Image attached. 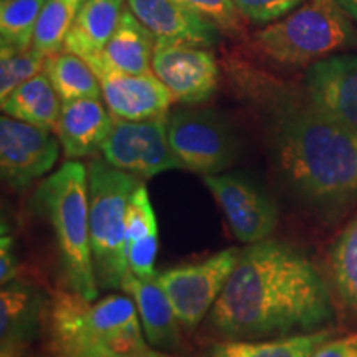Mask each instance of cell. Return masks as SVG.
I'll use <instances>...</instances> for the list:
<instances>
[{"label": "cell", "mask_w": 357, "mask_h": 357, "mask_svg": "<svg viewBox=\"0 0 357 357\" xmlns=\"http://www.w3.org/2000/svg\"><path fill=\"white\" fill-rule=\"evenodd\" d=\"M101 83L102 100L114 118L142 121V119L166 116L172 106V93L154 71L131 75L89 65Z\"/></svg>", "instance_id": "4fadbf2b"}, {"label": "cell", "mask_w": 357, "mask_h": 357, "mask_svg": "<svg viewBox=\"0 0 357 357\" xmlns=\"http://www.w3.org/2000/svg\"><path fill=\"white\" fill-rule=\"evenodd\" d=\"M86 0H47L35 29L32 47L45 56L63 50L68 30Z\"/></svg>", "instance_id": "4316f807"}, {"label": "cell", "mask_w": 357, "mask_h": 357, "mask_svg": "<svg viewBox=\"0 0 357 357\" xmlns=\"http://www.w3.org/2000/svg\"><path fill=\"white\" fill-rule=\"evenodd\" d=\"M126 0H86L68 30L63 50L86 58L98 55L121 19Z\"/></svg>", "instance_id": "44dd1931"}, {"label": "cell", "mask_w": 357, "mask_h": 357, "mask_svg": "<svg viewBox=\"0 0 357 357\" xmlns=\"http://www.w3.org/2000/svg\"><path fill=\"white\" fill-rule=\"evenodd\" d=\"M45 61L47 56L33 47L24 52L0 47V101L26 79L42 73Z\"/></svg>", "instance_id": "83f0119b"}, {"label": "cell", "mask_w": 357, "mask_h": 357, "mask_svg": "<svg viewBox=\"0 0 357 357\" xmlns=\"http://www.w3.org/2000/svg\"><path fill=\"white\" fill-rule=\"evenodd\" d=\"M95 98L65 101L56 124V137L66 159H82L101 149L114 116Z\"/></svg>", "instance_id": "ac0fdd59"}, {"label": "cell", "mask_w": 357, "mask_h": 357, "mask_svg": "<svg viewBox=\"0 0 357 357\" xmlns=\"http://www.w3.org/2000/svg\"><path fill=\"white\" fill-rule=\"evenodd\" d=\"M268 136L281 177L298 197L318 207L357 199V129L311 105L270 91Z\"/></svg>", "instance_id": "7a4b0ae2"}, {"label": "cell", "mask_w": 357, "mask_h": 357, "mask_svg": "<svg viewBox=\"0 0 357 357\" xmlns=\"http://www.w3.org/2000/svg\"><path fill=\"white\" fill-rule=\"evenodd\" d=\"M242 250L225 248L207 260L169 268L155 275L166 291L178 323L185 331H194L212 311Z\"/></svg>", "instance_id": "ba28073f"}, {"label": "cell", "mask_w": 357, "mask_h": 357, "mask_svg": "<svg viewBox=\"0 0 357 357\" xmlns=\"http://www.w3.org/2000/svg\"><path fill=\"white\" fill-rule=\"evenodd\" d=\"M47 0H2L0 2V47L24 52L32 48L35 29Z\"/></svg>", "instance_id": "484cf974"}, {"label": "cell", "mask_w": 357, "mask_h": 357, "mask_svg": "<svg viewBox=\"0 0 357 357\" xmlns=\"http://www.w3.org/2000/svg\"><path fill=\"white\" fill-rule=\"evenodd\" d=\"M352 17L336 0H306L252 35L257 50L281 65H312L357 45Z\"/></svg>", "instance_id": "5b68a950"}, {"label": "cell", "mask_w": 357, "mask_h": 357, "mask_svg": "<svg viewBox=\"0 0 357 357\" xmlns=\"http://www.w3.org/2000/svg\"><path fill=\"white\" fill-rule=\"evenodd\" d=\"M333 329L268 339H225L212 346L208 357H311L333 339Z\"/></svg>", "instance_id": "603a6c76"}, {"label": "cell", "mask_w": 357, "mask_h": 357, "mask_svg": "<svg viewBox=\"0 0 357 357\" xmlns=\"http://www.w3.org/2000/svg\"><path fill=\"white\" fill-rule=\"evenodd\" d=\"M339 7L346 10L357 22V0H336Z\"/></svg>", "instance_id": "836d02e7"}, {"label": "cell", "mask_w": 357, "mask_h": 357, "mask_svg": "<svg viewBox=\"0 0 357 357\" xmlns=\"http://www.w3.org/2000/svg\"><path fill=\"white\" fill-rule=\"evenodd\" d=\"M128 8L155 40L215 47L220 29L181 0H128Z\"/></svg>", "instance_id": "2e32d148"}, {"label": "cell", "mask_w": 357, "mask_h": 357, "mask_svg": "<svg viewBox=\"0 0 357 357\" xmlns=\"http://www.w3.org/2000/svg\"><path fill=\"white\" fill-rule=\"evenodd\" d=\"M35 124L3 114L0 118V171L13 189H25L48 174L60 155V141Z\"/></svg>", "instance_id": "8fae6325"}, {"label": "cell", "mask_w": 357, "mask_h": 357, "mask_svg": "<svg viewBox=\"0 0 357 357\" xmlns=\"http://www.w3.org/2000/svg\"><path fill=\"white\" fill-rule=\"evenodd\" d=\"M331 291L310 258L291 245L261 240L242 250L208 326L225 339H268L324 329Z\"/></svg>", "instance_id": "6da1fadb"}, {"label": "cell", "mask_w": 357, "mask_h": 357, "mask_svg": "<svg viewBox=\"0 0 357 357\" xmlns=\"http://www.w3.org/2000/svg\"><path fill=\"white\" fill-rule=\"evenodd\" d=\"M155 38L137 17L124 8L118 26L98 55L83 58L88 65H101L121 73L139 75L151 71Z\"/></svg>", "instance_id": "d6986e66"}, {"label": "cell", "mask_w": 357, "mask_h": 357, "mask_svg": "<svg viewBox=\"0 0 357 357\" xmlns=\"http://www.w3.org/2000/svg\"><path fill=\"white\" fill-rule=\"evenodd\" d=\"M52 352L55 357H172L151 346L132 352H114L101 346H63L52 347Z\"/></svg>", "instance_id": "4dcf8cb0"}, {"label": "cell", "mask_w": 357, "mask_h": 357, "mask_svg": "<svg viewBox=\"0 0 357 357\" xmlns=\"http://www.w3.org/2000/svg\"><path fill=\"white\" fill-rule=\"evenodd\" d=\"M121 289L136 305L147 344L158 351L177 349L182 326L158 278H139L128 271Z\"/></svg>", "instance_id": "e0dca14e"}, {"label": "cell", "mask_w": 357, "mask_h": 357, "mask_svg": "<svg viewBox=\"0 0 357 357\" xmlns=\"http://www.w3.org/2000/svg\"><path fill=\"white\" fill-rule=\"evenodd\" d=\"M153 71L184 105L207 101L217 89L218 65L208 47L155 40Z\"/></svg>", "instance_id": "7c38bea8"}, {"label": "cell", "mask_w": 357, "mask_h": 357, "mask_svg": "<svg viewBox=\"0 0 357 357\" xmlns=\"http://www.w3.org/2000/svg\"><path fill=\"white\" fill-rule=\"evenodd\" d=\"M17 278H19V258L15 255L10 231H8L6 222H2V230H0V283L6 284Z\"/></svg>", "instance_id": "1f68e13d"}, {"label": "cell", "mask_w": 357, "mask_h": 357, "mask_svg": "<svg viewBox=\"0 0 357 357\" xmlns=\"http://www.w3.org/2000/svg\"><path fill=\"white\" fill-rule=\"evenodd\" d=\"M305 86L314 108L357 129V55H333L312 63Z\"/></svg>", "instance_id": "5bb4252c"}, {"label": "cell", "mask_w": 357, "mask_h": 357, "mask_svg": "<svg viewBox=\"0 0 357 357\" xmlns=\"http://www.w3.org/2000/svg\"><path fill=\"white\" fill-rule=\"evenodd\" d=\"M167 139L182 169L213 176L231 167L240 153L234 129L212 109H176L167 113Z\"/></svg>", "instance_id": "52a82bcc"}, {"label": "cell", "mask_w": 357, "mask_h": 357, "mask_svg": "<svg viewBox=\"0 0 357 357\" xmlns=\"http://www.w3.org/2000/svg\"><path fill=\"white\" fill-rule=\"evenodd\" d=\"M0 102L3 114L50 131L56 129L63 106V101L45 71L26 79Z\"/></svg>", "instance_id": "7402d4cb"}, {"label": "cell", "mask_w": 357, "mask_h": 357, "mask_svg": "<svg viewBox=\"0 0 357 357\" xmlns=\"http://www.w3.org/2000/svg\"><path fill=\"white\" fill-rule=\"evenodd\" d=\"M204 19L227 32H238L243 26V17L234 0H181Z\"/></svg>", "instance_id": "f1b7e54d"}, {"label": "cell", "mask_w": 357, "mask_h": 357, "mask_svg": "<svg viewBox=\"0 0 357 357\" xmlns=\"http://www.w3.org/2000/svg\"><path fill=\"white\" fill-rule=\"evenodd\" d=\"M45 73L61 98V101H75L102 96L101 83L96 73L93 71L82 56L70 52H56L47 56L45 61Z\"/></svg>", "instance_id": "cb8c5ba5"}, {"label": "cell", "mask_w": 357, "mask_h": 357, "mask_svg": "<svg viewBox=\"0 0 357 357\" xmlns=\"http://www.w3.org/2000/svg\"><path fill=\"white\" fill-rule=\"evenodd\" d=\"M159 248L158 218L144 182L134 189L126 212V258L129 271L139 278H154Z\"/></svg>", "instance_id": "ffe728a7"}, {"label": "cell", "mask_w": 357, "mask_h": 357, "mask_svg": "<svg viewBox=\"0 0 357 357\" xmlns=\"http://www.w3.org/2000/svg\"><path fill=\"white\" fill-rule=\"evenodd\" d=\"M100 151L109 166L137 178L182 169L167 139V114L142 121L114 118Z\"/></svg>", "instance_id": "9c48e42d"}, {"label": "cell", "mask_w": 357, "mask_h": 357, "mask_svg": "<svg viewBox=\"0 0 357 357\" xmlns=\"http://www.w3.org/2000/svg\"><path fill=\"white\" fill-rule=\"evenodd\" d=\"M218 207L240 242L258 243L273 234L278 223V207L253 178L236 172L204 176Z\"/></svg>", "instance_id": "30bf717a"}, {"label": "cell", "mask_w": 357, "mask_h": 357, "mask_svg": "<svg viewBox=\"0 0 357 357\" xmlns=\"http://www.w3.org/2000/svg\"><path fill=\"white\" fill-rule=\"evenodd\" d=\"M32 202L52 225L68 288L84 300H98L100 284L89 238L88 169L68 159L38 185Z\"/></svg>", "instance_id": "3957f363"}, {"label": "cell", "mask_w": 357, "mask_h": 357, "mask_svg": "<svg viewBox=\"0 0 357 357\" xmlns=\"http://www.w3.org/2000/svg\"><path fill=\"white\" fill-rule=\"evenodd\" d=\"M139 178L109 166L105 159L88 166L89 238L101 289H121L129 271L126 212Z\"/></svg>", "instance_id": "8992f818"}, {"label": "cell", "mask_w": 357, "mask_h": 357, "mask_svg": "<svg viewBox=\"0 0 357 357\" xmlns=\"http://www.w3.org/2000/svg\"><path fill=\"white\" fill-rule=\"evenodd\" d=\"M311 357H357V334L329 339Z\"/></svg>", "instance_id": "d6a6232c"}, {"label": "cell", "mask_w": 357, "mask_h": 357, "mask_svg": "<svg viewBox=\"0 0 357 357\" xmlns=\"http://www.w3.org/2000/svg\"><path fill=\"white\" fill-rule=\"evenodd\" d=\"M43 293L29 281L13 280L0 289V357H25L47 318Z\"/></svg>", "instance_id": "9a60e30c"}, {"label": "cell", "mask_w": 357, "mask_h": 357, "mask_svg": "<svg viewBox=\"0 0 357 357\" xmlns=\"http://www.w3.org/2000/svg\"><path fill=\"white\" fill-rule=\"evenodd\" d=\"M245 20L253 24H271L283 19L306 0H234Z\"/></svg>", "instance_id": "f546056e"}, {"label": "cell", "mask_w": 357, "mask_h": 357, "mask_svg": "<svg viewBox=\"0 0 357 357\" xmlns=\"http://www.w3.org/2000/svg\"><path fill=\"white\" fill-rule=\"evenodd\" d=\"M329 276L342 305L357 312V217L333 243Z\"/></svg>", "instance_id": "d4e9b609"}, {"label": "cell", "mask_w": 357, "mask_h": 357, "mask_svg": "<svg viewBox=\"0 0 357 357\" xmlns=\"http://www.w3.org/2000/svg\"><path fill=\"white\" fill-rule=\"evenodd\" d=\"M47 323L52 347L101 346L132 352L149 346L136 305L128 294L89 301L71 289L60 291L48 305Z\"/></svg>", "instance_id": "277c9868"}]
</instances>
